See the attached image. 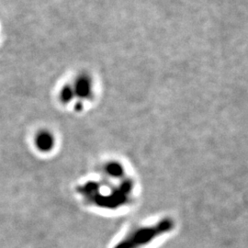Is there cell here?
Wrapping results in <instances>:
<instances>
[{
    "mask_svg": "<svg viewBox=\"0 0 248 248\" xmlns=\"http://www.w3.org/2000/svg\"><path fill=\"white\" fill-rule=\"evenodd\" d=\"M178 229L177 218L170 213H157L133 226L113 248H159Z\"/></svg>",
    "mask_w": 248,
    "mask_h": 248,
    "instance_id": "cell-1",
    "label": "cell"
},
{
    "mask_svg": "<svg viewBox=\"0 0 248 248\" xmlns=\"http://www.w3.org/2000/svg\"><path fill=\"white\" fill-rule=\"evenodd\" d=\"M73 89L75 90L76 97L79 98H89L92 94L91 79L87 75H82L76 80Z\"/></svg>",
    "mask_w": 248,
    "mask_h": 248,
    "instance_id": "cell-2",
    "label": "cell"
},
{
    "mask_svg": "<svg viewBox=\"0 0 248 248\" xmlns=\"http://www.w3.org/2000/svg\"><path fill=\"white\" fill-rule=\"evenodd\" d=\"M36 147L43 153H48L53 150L54 146V137L48 131H42L38 133L35 138Z\"/></svg>",
    "mask_w": 248,
    "mask_h": 248,
    "instance_id": "cell-3",
    "label": "cell"
},
{
    "mask_svg": "<svg viewBox=\"0 0 248 248\" xmlns=\"http://www.w3.org/2000/svg\"><path fill=\"white\" fill-rule=\"evenodd\" d=\"M75 97H76V94H75V90L73 89V86H65L62 88L60 94V98L62 102L68 103L72 101Z\"/></svg>",
    "mask_w": 248,
    "mask_h": 248,
    "instance_id": "cell-4",
    "label": "cell"
},
{
    "mask_svg": "<svg viewBox=\"0 0 248 248\" xmlns=\"http://www.w3.org/2000/svg\"><path fill=\"white\" fill-rule=\"evenodd\" d=\"M76 108H77L78 110H80V109L82 108V104H81V102H78V103H77V104H76Z\"/></svg>",
    "mask_w": 248,
    "mask_h": 248,
    "instance_id": "cell-5",
    "label": "cell"
}]
</instances>
